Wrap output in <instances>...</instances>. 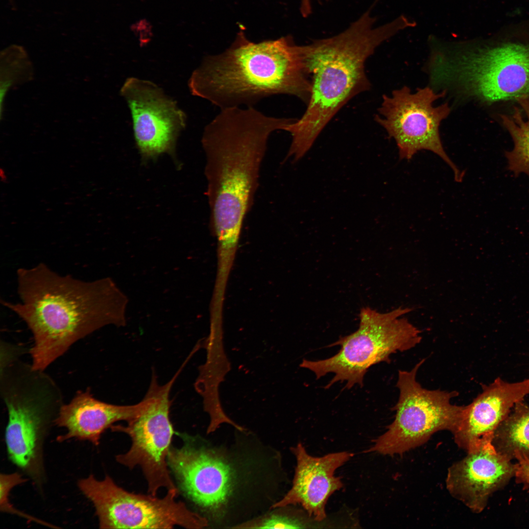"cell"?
Here are the masks:
<instances>
[{
    "label": "cell",
    "instance_id": "6da1fadb",
    "mask_svg": "<svg viewBox=\"0 0 529 529\" xmlns=\"http://www.w3.org/2000/svg\"><path fill=\"white\" fill-rule=\"evenodd\" d=\"M21 302L2 301L32 333L33 368L45 370L76 341L101 327L125 325L126 298L110 278L83 281L40 263L17 270Z\"/></svg>",
    "mask_w": 529,
    "mask_h": 529
},
{
    "label": "cell",
    "instance_id": "9a60e30c",
    "mask_svg": "<svg viewBox=\"0 0 529 529\" xmlns=\"http://www.w3.org/2000/svg\"><path fill=\"white\" fill-rule=\"evenodd\" d=\"M529 394V379L508 383L500 378L483 388L464 406L459 425L453 433L459 447L467 452L493 441L494 434L514 405Z\"/></svg>",
    "mask_w": 529,
    "mask_h": 529
},
{
    "label": "cell",
    "instance_id": "52a82bcc",
    "mask_svg": "<svg viewBox=\"0 0 529 529\" xmlns=\"http://www.w3.org/2000/svg\"><path fill=\"white\" fill-rule=\"evenodd\" d=\"M411 311L400 307L381 313L369 307L362 308L358 330L329 346H340L338 353L324 360H304L300 366L313 372L317 379L334 373L326 388L344 381L345 388L356 384L362 386L370 367L381 362L389 363L391 354L410 349L421 341L420 331L402 317Z\"/></svg>",
    "mask_w": 529,
    "mask_h": 529
},
{
    "label": "cell",
    "instance_id": "7c38bea8",
    "mask_svg": "<svg viewBox=\"0 0 529 529\" xmlns=\"http://www.w3.org/2000/svg\"><path fill=\"white\" fill-rule=\"evenodd\" d=\"M120 92L130 109L142 155L149 158L171 150L186 124L176 101L155 83L134 77L126 79Z\"/></svg>",
    "mask_w": 529,
    "mask_h": 529
},
{
    "label": "cell",
    "instance_id": "8fae6325",
    "mask_svg": "<svg viewBox=\"0 0 529 529\" xmlns=\"http://www.w3.org/2000/svg\"><path fill=\"white\" fill-rule=\"evenodd\" d=\"M446 92L435 91L431 87L411 92L405 86L384 95L375 121L395 141L401 159L410 160L418 151L427 150L441 157L452 168L455 180L461 182L464 175L450 159L443 146L439 133L441 121L451 112L448 103L433 105Z\"/></svg>",
    "mask_w": 529,
    "mask_h": 529
},
{
    "label": "cell",
    "instance_id": "44dd1931",
    "mask_svg": "<svg viewBox=\"0 0 529 529\" xmlns=\"http://www.w3.org/2000/svg\"><path fill=\"white\" fill-rule=\"evenodd\" d=\"M306 521L292 517L281 514H271L254 521L243 523L241 528L256 529H295L305 528Z\"/></svg>",
    "mask_w": 529,
    "mask_h": 529
},
{
    "label": "cell",
    "instance_id": "277c9868",
    "mask_svg": "<svg viewBox=\"0 0 529 529\" xmlns=\"http://www.w3.org/2000/svg\"><path fill=\"white\" fill-rule=\"evenodd\" d=\"M188 86L192 95L221 109L252 106L276 95H291L307 104L311 92L291 38L254 43L242 33L222 53L205 57Z\"/></svg>",
    "mask_w": 529,
    "mask_h": 529
},
{
    "label": "cell",
    "instance_id": "603a6c76",
    "mask_svg": "<svg viewBox=\"0 0 529 529\" xmlns=\"http://www.w3.org/2000/svg\"><path fill=\"white\" fill-rule=\"evenodd\" d=\"M24 353V349L21 346L1 341L0 366L9 364L20 359Z\"/></svg>",
    "mask_w": 529,
    "mask_h": 529
},
{
    "label": "cell",
    "instance_id": "7a4b0ae2",
    "mask_svg": "<svg viewBox=\"0 0 529 529\" xmlns=\"http://www.w3.org/2000/svg\"><path fill=\"white\" fill-rule=\"evenodd\" d=\"M293 119L270 117L253 106L221 109L202 137L211 223L217 248L237 250L244 217L258 185L270 134Z\"/></svg>",
    "mask_w": 529,
    "mask_h": 529
},
{
    "label": "cell",
    "instance_id": "e0dca14e",
    "mask_svg": "<svg viewBox=\"0 0 529 529\" xmlns=\"http://www.w3.org/2000/svg\"><path fill=\"white\" fill-rule=\"evenodd\" d=\"M147 402L144 396L134 405H114L96 399L89 388L79 391L69 403L63 405L55 420V425L67 430L57 440L61 442L75 438L97 446L106 429L117 422L134 420L143 412Z\"/></svg>",
    "mask_w": 529,
    "mask_h": 529
},
{
    "label": "cell",
    "instance_id": "2e32d148",
    "mask_svg": "<svg viewBox=\"0 0 529 529\" xmlns=\"http://www.w3.org/2000/svg\"><path fill=\"white\" fill-rule=\"evenodd\" d=\"M180 447H171L168 463L179 490L198 506L208 509L229 487V474L208 449L192 439Z\"/></svg>",
    "mask_w": 529,
    "mask_h": 529
},
{
    "label": "cell",
    "instance_id": "ac0fdd59",
    "mask_svg": "<svg viewBox=\"0 0 529 529\" xmlns=\"http://www.w3.org/2000/svg\"><path fill=\"white\" fill-rule=\"evenodd\" d=\"M521 107H515L510 115H501L503 125L513 142V149L505 153L509 170L517 175L525 173L529 176V98L516 101Z\"/></svg>",
    "mask_w": 529,
    "mask_h": 529
},
{
    "label": "cell",
    "instance_id": "cb8c5ba5",
    "mask_svg": "<svg viewBox=\"0 0 529 529\" xmlns=\"http://www.w3.org/2000/svg\"><path fill=\"white\" fill-rule=\"evenodd\" d=\"M312 0H301L300 12L302 16L307 17L312 12Z\"/></svg>",
    "mask_w": 529,
    "mask_h": 529
},
{
    "label": "cell",
    "instance_id": "484cf974",
    "mask_svg": "<svg viewBox=\"0 0 529 529\" xmlns=\"http://www.w3.org/2000/svg\"><path fill=\"white\" fill-rule=\"evenodd\" d=\"M10 0V1H11V0Z\"/></svg>",
    "mask_w": 529,
    "mask_h": 529
},
{
    "label": "cell",
    "instance_id": "8992f818",
    "mask_svg": "<svg viewBox=\"0 0 529 529\" xmlns=\"http://www.w3.org/2000/svg\"><path fill=\"white\" fill-rule=\"evenodd\" d=\"M0 391L8 415V457L42 490L44 444L64 404L61 390L44 370L19 361L0 370Z\"/></svg>",
    "mask_w": 529,
    "mask_h": 529
},
{
    "label": "cell",
    "instance_id": "ba28073f",
    "mask_svg": "<svg viewBox=\"0 0 529 529\" xmlns=\"http://www.w3.org/2000/svg\"><path fill=\"white\" fill-rule=\"evenodd\" d=\"M424 361L410 371H399V399L392 408L395 419L367 452L401 454L422 444L437 431L447 430L453 433L457 430L464 406L453 405L451 400L458 393L422 387L416 374Z\"/></svg>",
    "mask_w": 529,
    "mask_h": 529
},
{
    "label": "cell",
    "instance_id": "5b68a950",
    "mask_svg": "<svg viewBox=\"0 0 529 529\" xmlns=\"http://www.w3.org/2000/svg\"><path fill=\"white\" fill-rule=\"evenodd\" d=\"M430 76L436 86L490 104L529 98V41L444 42Z\"/></svg>",
    "mask_w": 529,
    "mask_h": 529
},
{
    "label": "cell",
    "instance_id": "5bb4252c",
    "mask_svg": "<svg viewBox=\"0 0 529 529\" xmlns=\"http://www.w3.org/2000/svg\"><path fill=\"white\" fill-rule=\"evenodd\" d=\"M296 466L292 487L272 508L299 504L316 521L326 517L325 506L329 497L342 488L336 470L348 461L353 454L348 452L329 454L321 457L310 455L302 444L292 448Z\"/></svg>",
    "mask_w": 529,
    "mask_h": 529
},
{
    "label": "cell",
    "instance_id": "4fadbf2b",
    "mask_svg": "<svg viewBox=\"0 0 529 529\" xmlns=\"http://www.w3.org/2000/svg\"><path fill=\"white\" fill-rule=\"evenodd\" d=\"M492 441L484 442L449 468L447 488L472 511L481 512L490 495L514 476L515 464Z\"/></svg>",
    "mask_w": 529,
    "mask_h": 529
},
{
    "label": "cell",
    "instance_id": "d4e9b609",
    "mask_svg": "<svg viewBox=\"0 0 529 529\" xmlns=\"http://www.w3.org/2000/svg\"><path fill=\"white\" fill-rule=\"evenodd\" d=\"M0 176L1 181L5 182L7 180V176L5 172L2 168H0Z\"/></svg>",
    "mask_w": 529,
    "mask_h": 529
},
{
    "label": "cell",
    "instance_id": "ffe728a7",
    "mask_svg": "<svg viewBox=\"0 0 529 529\" xmlns=\"http://www.w3.org/2000/svg\"><path fill=\"white\" fill-rule=\"evenodd\" d=\"M27 479L18 472L11 474L1 473L0 475V510L1 512L14 514L27 520L46 526L48 527L58 528L38 518L30 516L16 509L10 503L9 495L11 489L19 484L25 482Z\"/></svg>",
    "mask_w": 529,
    "mask_h": 529
},
{
    "label": "cell",
    "instance_id": "3957f363",
    "mask_svg": "<svg viewBox=\"0 0 529 529\" xmlns=\"http://www.w3.org/2000/svg\"><path fill=\"white\" fill-rule=\"evenodd\" d=\"M375 22L368 10L339 34L298 46L303 69L310 78L311 92L304 114L285 130L292 137L287 155L294 161L307 153L349 100L369 89L365 64L376 48L411 25L403 15L378 27L374 26Z\"/></svg>",
    "mask_w": 529,
    "mask_h": 529
},
{
    "label": "cell",
    "instance_id": "7402d4cb",
    "mask_svg": "<svg viewBox=\"0 0 529 529\" xmlns=\"http://www.w3.org/2000/svg\"><path fill=\"white\" fill-rule=\"evenodd\" d=\"M513 458L517 460L515 464L514 476L518 482L523 484L524 487L529 491V454L516 453Z\"/></svg>",
    "mask_w": 529,
    "mask_h": 529
},
{
    "label": "cell",
    "instance_id": "9c48e42d",
    "mask_svg": "<svg viewBox=\"0 0 529 529\" xmlns=\"http://www.w3.org/2000/svg\"><path fill=\"white\" fill-rule=\"evenodd\" d=\"M82 493L93 504L100 529H172L178 526L199 529L208 525L206 518L177 501L179 493L167 491L163 497L129 492L106 475L102 480L93 475L78 480Z\"/></svg>",
    "mask_w": 529,
    "mask_h": 529
},
{
    "label": "cell",
    "instance_id": "d6986e66",
    "mask_svg": "<svg viewBox=\"0 0 529 529\" xmlns=\"http://www.w3.org/2000/svg\"><path fill=\"white\" fill-rule=\"evenodd\" d=\"M496 431L492 443L509 458L516 453L529 454V404L517 402Z\"/></svg>",
    "mask_w": 529,
    "mask_h": 529
},
{
    "label": "cell",
    "instance_id": "30bf717a",
    "mask_svg": "<svg viewBox=\"0 0 529 529\" xmlns=\"http://www.w3.org/2000/svg\"><path fill=\"white\" fill-rule=\"evenodd\" d=\"M183 368L180 367L166 384L160 385L155 372L145 396L148 400L143 412L125 426L113 425L114 432L129 436V450L116 456L117 461L132 469L139 466L147 484L149 494L156 496L158 490L180 493L171 476L168 457L174 433L169 417L171 388Z\"/></svg>",
    "mask_w": 529,
    "mask_h": 529
}]
</instances>
